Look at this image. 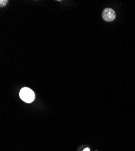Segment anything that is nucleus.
Returning a JSON list of instances; mask_svg holds the SVG:
<instances>
[{
	"label": "nucleus",
	"mask_w": 135,
	"mask_h": 151,
	"mask_svg": "<svg viewBox=\"0 0 135 151\" xmlns=\"http://www.w3.org/2000/svg\"><path fill=\"white\" fill-rule=\"evenodd\" d=\"M19 97L24 102L30 104L34 100L35 95L31 89L27 87H24L22 88L19 92Z\"/></svg>",
	"instance_id": "1"
},
{
	"label": "nucleus",
	"mask_w": 135,
	"mask_h": 151,
	"mask_svg": "<svg viewBox=\"0 0 135 151\" xmlns=\"http://www.w3.org/2000/svg\"><path fill=\"white\" fill-rule=\"evenodd\" d=\"M102 17L104 20L105 21H113L116 18L115 12L111 8H106L103 12Z\"/></svg>",
	"instance_id": "2"
},
{
	"label": "nucleus",
	"mask_w": 135,
	"mask_h": 151,
	"mask_svg": "<svg viewBox=\"0 0 135 151\" xmlns=\"http://www.w3.org/2000/svg\"><path fill=\"white\" fill-rule=\"evenodd\" d=\"M7 2L8 1H7V0H1L0 1V6H1V7H4L7 4Z\"/></svg>",
	"instance_id": "3"
},
{
	"label": "nucleus",
	"mask_w": 135,
	"mask_h": 151,
	"mask_svg": "<svg viewBox=\"0 0 135 151\" xmlns=\"http://www.w3.org/2000/svg\"><path fill=\"white\" fill-rule=\"evenodd\" d=\"M83 151H90V149L89 148H85Z\"/></svg>",
	"instance_id": "4"
}]
</instances>
